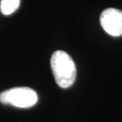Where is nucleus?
Segmentation results:
<instances>
[{"mask_svg":"<svg viewBox=\"0 0 122 122\" xmlns=\"http://www.w3.org/2000/svg\"><path fill=\"white\" fill-rule=\"evenodd\" d=\"M51 67L58 86L66 89L76 79V67L72 58L63 51H56L51 57Z\"/></svg>","mask_w":122,"mask_h":122,"instance_id":"nucleus-1","label":"nucleus"},{"mask_svg":"<svg viewBox=\"0 0 122 122\" xmlns=\"http://www.w3.org/2000/svg\"><path fill=\"white\" fill-rule=\"evenodd\" d=\"M38 96L34 90L29 87H14L0 94V102L18 108H30L36 104Z\"/></svg>","mask_w":122,"mask_h":122,"instance_id":"nucleus-2","label":"nucleus"},{"mask_svg":"<svg viewBox=\"0 0 122 122\" xmlns=\"http://www.w3.org/2000/svg\"><path fill=\"white\" fill-rule=\"evenodd\" d=\"M102 27L107 33L113 36L122 35V11L109 8L102 11L100 16Z\"/></svg>","mask_w":122,"mask_h":122,"instance_id":"nucleus-3","label":"nucleus"},{"mask_svg":"<svg viewBox=\"0 0 122 122\" xmlns=\"http://www.w3.org/2000/svg\"><path fill=\"white\" fill-rule=\"evenodd\" d=\"M20 5V0H1L0 10L4 15H10L16 11Z\"/></svg>","mask_w":122,"mask_h":122,"instance_id":"nucleus-4","label":"nucleus"}]
</instances>
